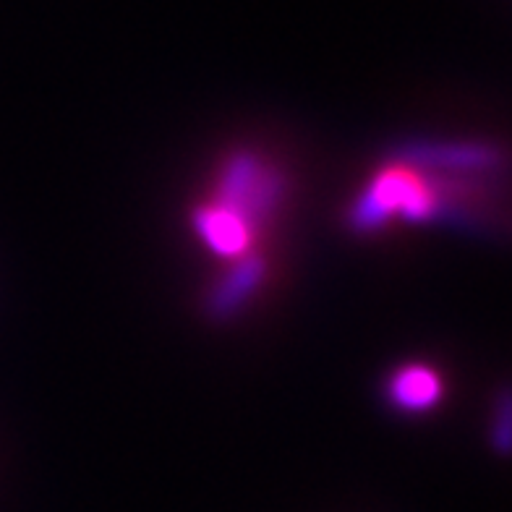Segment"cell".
Wrapping results in <instances>:
<instances>
[{"label": "cell", "instance_id": "cell-3", "mask_svg": "<svg viewBox=\"0 0 512 512\" xmlns=\"http://www.w3.org/2000/svg\"><path fill=\"white\" fill-rule=\"evenodd\" d=\"M272 277H275L272 249L223 264L215 280L204 290V314L212 322H233L267 293Z\"/></svg>", "mask_w": 512, "mask_h": 512}, {"label": "cell", "instance_id": "cell-5", "mask_svg": "<svg viewBox=\"0 0 512 512\" xmlns=\"http://www.w3.org/2000/svg\"><path fill=\"white\" fill-rule=\"evenodd\" d=\"M494 413L497 416L492 418V447L499 452V455H507L510 450V395L507 390H502L497 395V403H494Z\"/></svg>", "mask_w": 512, "mask_h": 512}, {"label": "cell", "instance_id": "cell-2", "mask_svg": "<svg viewBox=\"0 0 512 512\" xmlns=\"http://www.w3.org/2000/svg\"><path fill=\"white\" fill-rule=\"evenodd\" d=\"M288 202L290 176L283 160L262 147L238 144L220 155L202 196L191 204V236L220 264L270 251Z\"/></svg>", "mask_w": 512, "mask_h": 512}, {"label": "cell", "instance_id": "cell-1", "mask_svg": "<svg viewBox=\"0 0 512 512\" xmlns=\"http://www.w3.org/2000/svg\"><path fill=\"white\" fill-rule=\"evenodd\" d=\"M505 152L476 139H405L384 155L343 212L356 236H377L392 225H452L489 233L494 181Z\"/></svg>", "mask_w": 512, "mask_h": 512}, {"label": "cell", "instance_id": "cell-4", "mask_svg": "<svg viewBox=\"0 0 512 512\" xmlns=\"http://www.w3.org/2000/svg\"><path fill=\"white\" fill-rule=\"evenodd\" d=\"M447 398L445 371L432 361H403L392 366L382 382V400L400 416H426L437 411Z\"/></svg>", "mask_w": 512, "mask_h": 512}]
</instances>
